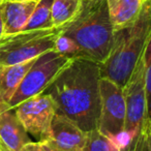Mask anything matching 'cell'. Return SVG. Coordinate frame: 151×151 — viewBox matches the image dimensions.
Listing matches in <instances>:
<instances>
[{
  "label": "cell",
  "instance_id": "6da1fadb",
  "mask_svg": "<svg viewBox=\"0 0 151 151\" xmlns=\"http://www.w3.org/2000/svg\"><path fill=\"white\" fill-rule=\"evenodd\" d=\"M99 63L75 58L45 90L54 101L56 113L67 117L85 132L97 128L101 114Z\"/></svg>",
  "mask_w": 151,
  "mask_h": 151
},
{
  "label": "cell",
  "instance_id": "7a4b0ae2",
  "mask_svg": "<svg viewBox=\"0 0 151 151\" xmlns=\"http://www.w3.org/2000/svg\"><path fill=\"white\" fill-rule=\"evenodd\" d=\"M61 33L77 44L81 57L104 62L111 52L115 35L107 0H82L78 14L61 27Z\"/></svg>",
  "mask_w": 151,
  "mask_h": 151
},
{
  "label": "cell",
  "instance_id": "3957f363",
  "mask_svg": "<svg viewBox=\"0 0 151 151\" xmlns=\"http://www.w3.org/2000/svg\"><path fill=\"white\" fill-rule=\"evenodd\" d=\"M151 31V5L145 1L142 13L130 26L115 32L109 56L99 63L103 78L125 86L141 58Z\"/></svg>",
  "mask_w": 151,
  "mask_h": 151
},
{
  "label": "cell",
  "instance_id": "277c9868",
  "mask_svg": "<svg viewBox=\"0 0 151 151\" xmlns=\"http://www.w3.org/2000/svg\"><path fill=\"white\" fill-rule=\"evenodd\" d=\"M126 105L124 132L119 144L124 151H134L146 124L147 101L144 78V52L139 59L129 80L123 87Z\"/></svg>",
  "mask_w": 151,
  "mask_h": 151
},
{
  "label": "cell",
  "instance_id": "5b68a950",
  "mask_svg": "<svg viewBox=\"0 0 151 151\" xmlns=\"http://www.w3.org/2000/svg\"><path fill=\"white\" fill-rule=\"evenodd\" d=\"M60 31L61 28H50L3 36L0 40V65L19 64L54 50Z\"/></svg>",
  "mask_w": 151,
  "mask_h": 151
},
{
  "label": "cell",
  "instance_id": "8992f818",
  "mask_svg": "<svg viewBox=\"0 0 151 151\" xmlns=\"http://www.w3.org/2000/svg\"><path fill=\"white\" fill-rule=\"evenodd\" d=\"M71 60L73 59L59 54L55 50L48 51L38 56L24 76L7 105V109H14L26 99L45 92Z\"/></svg>",
  "mask_w": 151,
  "mask_h": 151
},
{
  "label": "cell",
  "instance_id": "52a82bcc",
  "mask_svg": "<svg viewBox=\"0 0 151 151\" xmlns=\"http://www.w3.org/2000/svg\"><path fill=\"white\" fill-rule=\"evenodd\" d=\"M101 114L97 129L119 144L124 132L126 105L123 89L110 79L101 77ZM120 145V144H119Z\"/></svg>",
  "mask_w": 151,
  "mask_h": 151
},
{
  "label": "cell",
  "instance_id": "ba28073f",
  "mask_svg": "<svg viewBox=\"0 0 151 151\" xmlns=\"http://www.w3.org/2000/svg\"><path fill=\"white\" fill-rule=\"evenodd\" d=\"M14 110L28 134L33 136L37 142L48 140L56 114V105L50 95L40 93L32 96L19 104Z\"/></svg>",
  "mask_w": 151,
  "mask_h": 151
},
{
  "label": "cell",
  "instance_id": "9c48e42d",
  "mask_svg": "<svg viewBox=\"0 0 151 151\" xmlns=\"http://www.w3.org/2000/svg\"><path fill=\"white\" fill-rule=\"evenodd\" d=\"M88 132L79 127L67 117L56 113L50 129L51 140L62 151H84Z\"/></svg>",
  "mask_w": 151,
  "mask_h": 151
},
{
  "label": "cell",
  "instance_id": "30bf717a",
  "mask_svg": "<svg viewBox=\"0 0 151 151\" xmlns=\"http://www.w3.org/2000/svg\"><path fill=\"white\" fill-rule=\"evenodd\" d=\"M32 142L14 109L0 111V143L13 151H21Z\"/></svg>",
  "mask_w": 151,
  "mask_h": 151
},
{
  "label": "cell",
  "instance_id": "8fae6325",
  "mask_svg": "<svg viewBox=\"0 0 151 151\" xmlns=\"http://www.w3.org/2000/svg\"><path fill=\"white\" fill-rule=\"evenodd\" d=\"M35 59L19 64L0 65V111L7 109L12 97Z\"/></svg>",
  "mask_w": 151,
  "mask_h": 151
},
{
  "label": "cell",
  "instance_id": "7c38bea8",
  "mask_svg": "<svg viewBox=\"0 0 151 151\" xmlns=\"http://www.w3.org/2000/svg\"><path fill=\"white\" fill-rule=\"evenodd\" d=\"M37 2H13L5 1L1 4L4 30L3 36L23 31Z\"/></svg>",
  "mask_w": 151,
  "mask_h": 151
},
{
  "label": "cell",
  "instance_id": "4fadbf2b",
  "mask_svg": "<svg viewBox=\"0 0 151 151\" xmlns=\"http://www.w3.org/2000/svg\"><path fill=\"white\" fill-rule=\"evenodd\" d=\"M146 0H107L108 11L114 31L134 24L142 13Z\"/></svg>",
  "mask_w": 151,
  "mask_h": 151
},
{
  "label": "cell",
  "instance_id": "5bb4252c",
  "mask_svg": "<svg viewBox=\"0 0 151 151\" xmlns=\"http://www.w3.org/2000/svg\"><path fill=\"white\" fill-rule=\"evenodd\" d=\"M82 0H53L52 20L55 28H61L71 21L80 9Z\"/></svg>",
  "mask_w": 151,
  "mask_h": 151
},
{
  "label": "cell",
  "instance_id": "9a60e30c",
  "mask_svg": "<svg viewBox=\"0 0 151 151\" xmlns=\"http://www.w3.org/2000/svg\"><path fill=\"white\" fill-rule=\"evenodd\" d=\"M53 0H40L23 31L55 28L52 20Z\"/></svg>",
  "mask_w": 151,
  "mask_h": 151
},
{
  "label": "cell",
  "instance_id": "2e32d148",
  "mask_svg": "<svg viewBox=\"0 0 151 151\" xmlns=\"http://www.w3.org/2000/svg\"><path fill=\"white\" fill-rule=\"evenodd\" d=\"M84 151H124L113 139L99 132L97 128L88 132Z\"/></svg>",
  "mask_w": 151,
  "mask_h": 151
},
{
  "label": "cell",
  "instance_id": "e0dca14e",
  "mask_svg": "<svg viewBox=\"0 0 151 151\" xmlns=\"http://www.w3.org/2000/svg\"><path fill=\"white\" fill-rule=\"evenodd\" d=\"M144 78L147 101L146 123L151 122V31L144 50Z\"/></svg>",
  "mask_w": 151,
  "mask_h": 151
},
{
  "label": "cell",
  "instance_id": "ac0fdd59",
  "mask_svg": "<svg viewBox=\"0 0 151 151\" xmlns=\"http://www.w3.org/2000/svg\"><path fill=\"white\" fill-rule=\"evenodd\" d=\"M54 50L56 52H58L59 54L63 55V56L67 57L69 59H75L81 57L80 49L77 46V44L71 38H69L68 36L61 33V31L56 38Z\"/></svg>",
  "mask_w": 151,
  "mask_h": 151
},
{
  "label": "cell",
  "instance_id": "d6986e66",
  "mask_svg": "<svg viewBox=\"0 0 151 151\" xmlns=\"http://www.w3.org/2000/svg\"><path fill=\"white\" fill-rule=\"evenodd\" d=\"M134 151H151V122L146 123Z\"/></svg>",
  "mask_w": 151,
  "mask_h": 151
},
{
  "label": "cell",
  "instance_id": "ffe728a7",
  "mask_svg": "<svg viewBox=\"0 0 151 151\" xmlns=\"http://www.w3.org/2000/svg\"><path fill=\"white\" fill-rule=\"evenodd\" d=\"M38 143H40L42 151H62L61 149H59L52 141L49 140V139L48 140L42 141V142H38Z\"/></svg>",
  "mask_w": 151,
  "mask_h": 151
},
{
  "label": "cell",
  "instance_id": "44dd1931",
  "mask_svg": "<svg viewBox=\"0 0 151 151\" xmlns=\"http://www.w3.org/2000/svg\"><path fill=\"white\" fill-rule=\"evenodd\" d=\"M21 151H42L38 142H30L22 148Z\"/></svg>",
  "mask_w": 151,
  "mask_h": 151
},
{
  "label": "cell",
  "instance_id": "7402d4cb",
  "mask_svg": "<svg viewBox=\"0 0 151 151\" xmlns=\"http://www.w3.org/2000/svg\"><path fill=\"white\" fill-rule=\"evenodd\" d=\"M3 30H4V25H3V19H2V9L0 5V40L3 37Z\"/></svg>",
  "mask_w": 151,
  "mask_h": 151
},
{
  "label": "cell",
  "instance_id": "603a6c76",
  "mask_svg": "<svg viewBox=\"0 0 151 151\" xmlns=\"http://www.w3.org/2000/svg\"><path fill=\"white\" fill-rule=\"evenodd\" d=\"M6 1H13V2H31V1H34V2H38L40 0H6Z\"/></svg>",
  "mask_w": 151,
  "mask_h": 151
},
{
  "label": "cell",
  "instance_id": "cb8c5ba5",
  "mask_svg": "<svg viewBox=\"0 0 151 151\" xmlns=\"http://www.w3.org/2000/svg\"><path fill=\"white\" fill-rule=\"evenodd\" d=\"M0 151H13V150H9V148H6V147L3 146V145L0 143Z\"/></svg>",
  "mask_w": 151,
  "mask_h": 151
},
{
  "label": "cell",
  "instance_id": "d4e9b609",
  "mask_svg": "<svg viewBox=\"0 0 151 151\" xmlns=\"http://www.w3.org/2000/svg\"><path fill=\"white\" fill-rule=\"evenodd\" d=\"M5 1H6V0H0V5H1V4H3V3H4Z\"/></svg>",
  "mask_w": 151,
  "mask_h": 151
},
{
  "label": "cell",
  "instance_id": "484cf974",
  "mask_svg": "<svg viewBox=\"0 0 151 151\" xmlns=\"http://www.w3.org/2000/svg\"><path fill=\"white\" fill-rule=\"evenodd\" d=\"M146 1H147V2H148V3H149V4H150V5H151V0H146Z\"/></svg>",
  "mask_w": 151,
  "mask_h": 151
}]
</instances>
